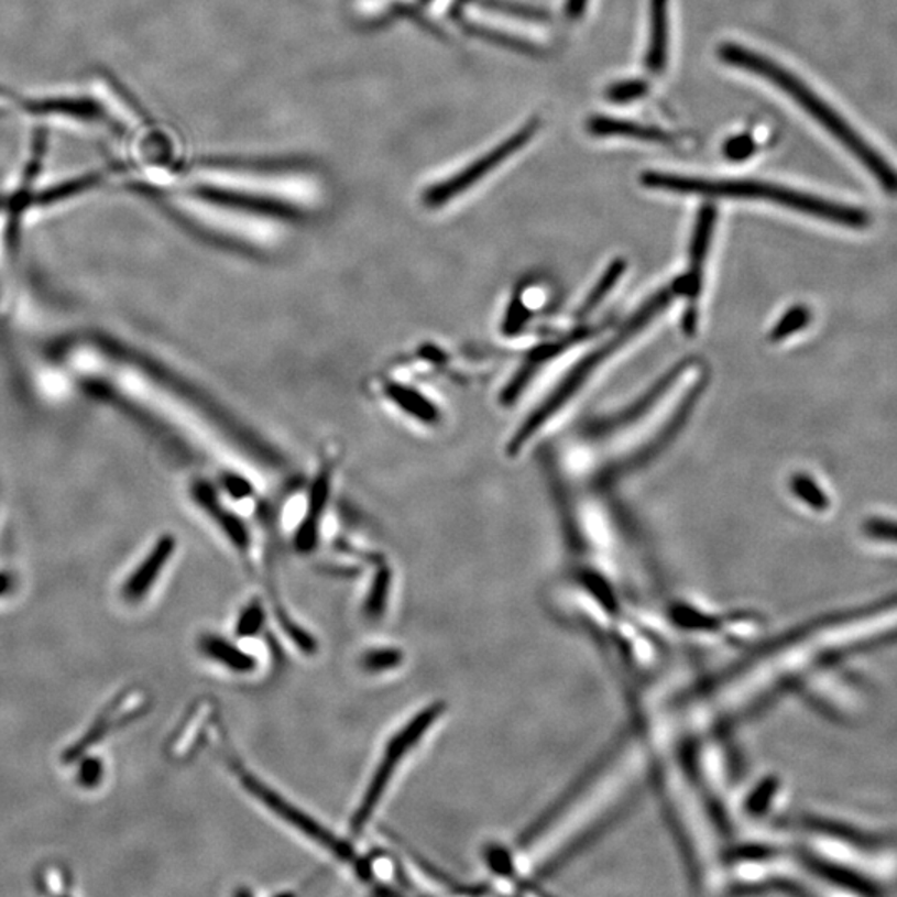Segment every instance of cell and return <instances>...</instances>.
Masks as SVG:
<instances>
[{
    "label": "cell",
    "mask_w": 897,
    "mask_h": 897,
    "mask_svg": "<svg viewBox=\"0 0 897 897\" xmlns=\"http://www.w3.org/2000/svg\"><path fill=\"white\" fill-rule=\"evenodd\" d=\"M791 489L802 502H806L810 507L817 508V511H824L830 505L827 494L808 475H795L791 479Z\"/></svg>",
    "instance_id": "603a6c76"
},
{
    "label": "cell",
    "mask_w": 897,
    "mask_h": 897,
    "mask_svg": "<svg viewBox=\"0 0 897 897\" xmlns=\"http://www.w3.org/2000/svg\"><path fill=\"white\" fill-rule=\"evenodd\" d=\"M718 54L725 64L752 72L778 87L821 129L827 130L850 155H853L889 197H897V169L894 168L893 163L879 150L874 149L838 110H834L823 97L818 96L813 88L801 80L798 75L766 55L750 51L739 44H723L718 48Z\"/></svg>",
    "instance_id": "6da1fadb"
},
{
    "label": "cell",
    "mask_w": 897,
    "mask_h": 897,
    "mask_svg": "<svg viewBox=\"0 0 897 897\" xmlns=\"http://www.w3.org/2000/svg\"><path fill=\"white\" fill-rule=\"evenodd\" d=\"M625 270L626 261L622 260V258H619V260L613 261V263L610 264L609 267H606L605 273H603V276L602 278H600V282L597 283L595 288H593L592 292H590V295L587 296L586 303H583V305L580 306L579 318H586V316H589L590 313H592L593 309H595L597 306H599L600 303H602L603 299H605V296L609 295L610 292H612L613 286H615L616 282H619L620 276H622L623 273H625Z\"/></svg>",
    "instance_id": "ac0fdd59"
},
{
    "label": "cell",
    "mask_w": 897,
    "mask_h": 897,
    "mask_svg": "<svg viewBox=\"0 0 897 897\" xmlns=\"http://www.w3.org/2000/svg\"><path fill=\"white\" fill-rule=\"evenodd\" d=\"M587 129L595 136H625V139L641 140V142L660 143V145H671L675 136L664 132L657 127L644 125V123L631 122V120L610 119V117H592L587 123Z\"/></svg>",
    "instance_id": "9c48e42d"
},
{
    "label": "cell",
    "mask_w": 897,
    "mask_h": 897,
    "mask_svg": "<svg viewBox=\"0 0 897 897\" xmlns=\"http://www.w3.org/2000/svg\"><path fill=\"white\" fill-rule=\"evenodd\" d=\"M198 497L201 499L204 502L205 507L207 511L215 512V518H217L218 524L220 527L223 528L225 534L230 537L231 544L238 549L247 550L248 546H250V535H248L247 527H244L243 522L238 521L237 517L233 515L228 514V512L221 511L210 497L207 495L200 494Z\"/></svg>",
    "instance_id": "d6986e66"
},
{
    "label": "cell",
    "mask_w": 897,
    "mask_h": 897,
    "mask_svg": "<svg viewBox=\"0 0 897 897\" xmlns=\"http://www.w3.org/2000/svg\"><path fill=\"white\" fill-rule=\"evenodd\" d=\"M264 623H266V610H264L263 602L260 599L251 600L238 615L234 635L237 638L258 637L263 631Z\"/></svg>",
    "instance_id": "ffe728a7"
},
{
    "label": "cell",
    "mask_w": 897,
    "mask_h": 897,
    "mask_svg": "<svg viewBox=\"0 0 897 897\" xmlns=\"http://www.w3.org/2000/svg\"><path fill=\"white\" fill-rule=\"evenodd\" d=\"M813 867L817 869V873L830 879L831 883L850 887L851 890H856V893L860 894H877L876 886H874L871 880H867L866 877L854 873L853 869L838 866V864L824 863V861H813Z\"/></svg>",
    "instance_id": "9a60e30c"
},
{
    "label": "cell",
    "mask_w": 897,
    "mask_h": 897,
    "mask_svg": "<svg viewBox=\"0 0 897 897\" xmlns=\"http://www.w3.org/2000/svg\"><path fill=\"white\" fill-rule=\"evenodd\" d=\"M685 367L683 364H678V368H674L667 376L661 378L657 384H655L654 390L650 393L645 394L637 404L631 407V409H626L625 413L619 414V416L613 417L612 420H603L602 424L593 429V433H609L612 429H619V427L626 426V424L634 423L637 420L642 414L647 413L668 390H670L671 384L677 381V378L683 373Z\"/></svg>",
    "instance_id": "5bb4252c"
},
{
    "label": "cell",
    "mask_w": 897,
    "mask_h": 897,
    "mask_svg": "<svg viewBox=\"0 0 897 897\" xmlns=\"http://www.w3.org/2000/svg\"><path fill=\"white\" fill-rule=\"evenodd\" d=\"M538 130V120H530V122L525 123L518 132H515L514 135L508 136L505 142H502L501 145L495 146L494 150L488 153V155L482 156L481 160L478 162L471 163L468 168L462 169L459 172L458 175L452 176V178L447 179L444 184L436 185L433 190L427 194V201L429 205H442L446 201L452 200V198L459 197L462 192L469 190V188L474 187L478 182H481L485 175L492 172V169L497 168L502 162L505 160L511 158L515 152L518 150L524 149L532 139H534L535 133Z\"/></svg>",
    "instance_id": "8992f818"
},
{
    "label": "cell",
    "mask_w": 897,
    "mask_h": 897,
    "mask_svg": "<svg viewBox=\"0 0 897 897\" xmlns=\"http://www.w3.org/2000/svg\"><path fill=\"white\" fill-rule=\"evenodd\" d=\"M404 654L400 648H371L361 657V667L370 674H384L401 667Z\"/></svg>",
    "instance_id": "44dd1931"
},
{
    "label": "cell",
    "mask_w": 897,
    "mask_h": 897,
    "mask_svg": "<svg viewBox=\"0 0 897 897\" xmlns=\"http://www.w3.org/2000/svg\"><path fill=\"white\" fill-rule=\"evenodd\" d=\"M810 309L806 308V306H795V308L789 309V311L779 319L778 325L775 326L772 335H769V339H772L773 342L783 341V339L805 328V326L810 322Z\"/></svg>",
    "instance_id": "7402d4cb"
},
{
    "label": "cell",
    "mask_w": 897,
    "mask_h": 897,
    "mask_svg": "<svg viewBox=\"0 0 897 897\" xmlns=\"http://www.w3.org/2000/svg\"><path fill=\"white\" fill-rule=\"evenodd\" d=\"M714 223H716V208L713 205H703L698 214L694 223L693 240L690 248V270L683 276L685 293L690 302L697 303L700 295L701 282H703V266L707 261L708 250H710L711 237H713Z\"/></svg>",
    "instance_id": "ba28073f"
},
{
    "label": "cell",
    "mask_w": 897,
    "mask_h": 897,
    "mask_svg": "<svg viewBox=\"0 0 897 897\" xmlns=\"http://www.w3.org/2000/svg\"><path fill=\"white\" fill-rule=\"evenodd\" d=\"M329 472L322 471L316 481L315 488L311 492V501H309V514L306 515L303 524L299 525L296 532L295 546L302 554L311 553L318 543V527L319 518H321L322 508L326 505L329 492Z\"/></svg>",
    "instance_id": "4fadbf2b"
},
{
    "label": "cell",
    "mask_w": 897,
    "mask_h": 897,
    "mask_svg": "<svg viewBox=\"0 0 897 897\" xmlns=\"http://www.w3.org/2000/svg\"><path fill=\"white\" fill-rule=\"evenodd\" d=\"M668 0H650V42H648L645 67L652 74L660 75L667 68L668 37H670Z\"/></svg>",
    "instance_id": "30bf717a"
},
{
    "label": "cell",
    "mask_w": 897,
    "mask_h": 897,
    "mask_svg": "<svg viewBox=\"0 0 897 897\" xmlns=\"http://www.w3.org/2000/svg\"><path fill=\"white\" fill-rule=\"evenodd\" d=\"M234 772H237L243 788L247 789L253 798H256L264 808H267V810L276 814L280 820L289 824V827L298 830L299 833L308 836L309 840L315 841L318 846L325 847L328 853L335 854L342 863L352 864L361 879H370L371 874H373L370 863L363 860V857H359L358 854H355L354 847H352L348 841L336 836L335 833H331L328 828L322 827L315 818L299 810L298 806L283 798L275 789L264 785L261 779H258V776L251 775V773L244 772V769H240L238 765H234Z\"/></svg>",
    "instance_id": "5b68a950"
},
{
    "label": "cell",
    "mask_w": 897,
    "mask_h": 897,
    "mask_svg": "<svg viewBox=\"0 0 897 897\" xmlns=\"http://www.w3.org/2000/svg\"><path fill=\"white\" fill-rule=\"evenodd\" d=\"M589 0H567L566 14L569 19H577L586 11V6Z\"/></svg>",
    "instance_id": "f1b7e54d"
},
{
    "label": "cell",
    "mask_w": 897,
    "mask_h": 897,
    "mask_svg": "<svg viewBox=\"0 0 897 897\" xmlns=\"http://www.w3.org/2000/svg\"><path fill=\"white\" fill-rule=\"evenodd\" d=\"M677 293H685V283L683 278L678 280L675 282L670 288L664 289V292L657 293L654 298L648 299L644 306H642L641 311L635 313L632 316L631 321L626 322L623 326L622 331L619 335L613 336L606 344H603L602 348L597 349L595 352L592 354L587 355L583 359L582 363L566 378L562 384L557 387L556 393L543 404V406L538 407L535 413H532L528 416V419L522 424L521 429L517 430L514 437H512L511 444H508V455L515 456L518 451H521L524 444L537 433L557 411L562 409L564 404L587 383L590 376L599 370L600 364L605 363L606 359L616 351V349L622 348L625 342L631 341L632 336L637 335L638 331L645 328L661 309L667 308L670 305L671 299Z\"/></svg>",
    "instance_id": "3957f363"
},
{
    "label": "cell",
    "mask_w": 897,
    "mask_h": 897,
    "mask_svg": "<svg viewBox=\"0 0 897 897\" xmlns=\"http://www.w3.org/2000/svg\"><path fill=\"white\" fill-rule=\"evenodd\" d=\"M387 393H390L391 400L411 416L417 417L424 423H434L437 419L436 407L426 397L420 396L417 391L404 386H393L390 387Z\"/></svg>",
    "instance_id": "2e32d148"
},
{
    "label": "cell",
    "mask_w": 897,
    "mask_h": 897,
    "mask_svg": "<svg viewBox=\"0 0 897 897\" xmlns=\"http://www.w3.org/2000/svg\"><path fill=\"white\" fill-rule=\"evenodd\" d=\"M173 550H175V538L166 535L162 540H158V544L153 547L150 556L143 560L142 566L136 569V572L133 573L129 582H127L125 595L129 597L130 600L142 599V597L149 592L150 587L155 583L156 577H158V573L162 572L163 567H165V564L168 562L169 557H172Z\"/></svg>",
    "instance_id": "8fae6325"
},
{
    "label": "cell",
    "mask_w": 897,
    "mask_h": 897,
    "mask_svg": "<svg viewBox=\"0 0 897 897\" xmlns=\"http://www.w3.org/2000/svg\"><path fill=\"white\" fill-rule=\"evenodd\" d=\"M817 828L818 830L823 831V833L838 838V840L846 841V843L854 844V846H877L876 838L869 836V834L861 833V831L854 830V828L844 827V824L831 823V821H820V823H817Z\"/></svg>",
    "instance_id": "d4e9b609"
},
{
    "label": "cell",
    "mask_w": 897,
    "mask_h": 897,
    "mask_svg": "<svg viewBox=\"0 0 897 897\" xmlns=\"http://www.w3.org/2000/svg\"><path fill=\"white\" fill-rule=\"evenodd\" d=\"M755 152V139H753L752 135H746V133L732 136V139L726 140L725 145H723V155H725L730 162H745V160L752 158Z\"/></svg>",
    "instance_id": "484cf974"
},
{
    "label": "cell",
    "mask_w": 897,
    "mask_h": 897,
    "mask_svg": "<svg viewBox=\"0 0 897 897\" xmlns=\"http://www.w3.org/2000/svg\"><path fill=\"white\" fill-rule=\"evenodd\" d=\"M200 650L204 652L205 657L217 661L218 665L228 668L233 674H251L258 665L256 657L220 635H204L200 638Z\"/></svg>",
    "instance_id": "7c38bea8"
},
{
    "label": "cell",
    "mask_w": 897,
    "mask_h": 897,
    "mask_svg": "<svg viewBox=\"0 0 897 897\" xmlns=\"http://www.w3.org/2000/svg\"><path fill=\"white\" fill-rule=\"evenodd\" d=\"M488 11L504 12V14L518 15L522 19H532V21L544 22L549 15L543 11H535V9L521 8V6L505 4V2H488L484 4Z\"/></svg>",
    "instance_id": "83f0119b"
},
{
    "label": "cell",
    "mask_w": 897,
    "mask_h": 897,
    "mask_svg": "<svg viewBox=\"0 0 897 897\" xmlns=\"http://www.w3.org/2000/svg\"><path fill=\"white\" fill-rule=\"evenodd\" d=\"M642 184L655 190H667L681 195L772 201L779 207L810 215L818 220L830 221L840 227L853 228V230H863L871 225V215L853 205L840 204V201L805 194V192L783 187V185L766 184V182H752V179L710 182V179L690 178V176L671 175V173L647 172L642 175Z\"/></svg>",
    "instance_id": "7a4b0ae2"
},
{
    "label": "cell",
    "mask_w": 897,
    "mask_h": 897,
    "mask_svg": "<svg viewBox=\"0 0 897 897\" xmlns=\"http://www.w3.org/2000/svg\"><path fill=\"white\" fill-rule=\"evenodd\" d=\"M444 703H433L423 708L419 713L414 714L409 722L391 736L387 745L384 746L383 758L367 786L363 799L359 802L358 810L351 818V831L354 834L363 833L364 828L370 824L371 818L376 813L378 806L394 778L397 766L401 765L407 753L423 740V736L433 729L434 723L442 716Z\"/></svg>",
    "instance_id": "277c9868"
},
{
    "label": "cell",
    "mask_w": 897,
    "mask_h": 897,
    "mask_svg": "<svg viewBox=\"0 0 897 897\" xmlns=\"http://www.w3.org/2000/svg\"><path fill=\"white\" fill-rule=\"evenodd\" d=\"M19 109L39 119L68 120L81 125H99L109 123L112 113H109L107 100L96 99L94 96L80 94H61V96L34 97L15 102Z\"/></svg>",
    "instance_id": "52a82bcc"
},
{
    "label": "cell",
    "mask_w": 897,
    "mask_h": 897,
    "mask_svg": "<svg viewBox=\"0 0 897 897\" xmlns=\"http://www.w3.org/2000/svg\"><path fill=\"white\" fill-rule=\"evenodd\" d=\"M391 583H393L391 570L387 567H381L376 576H374L370 592H368L367 600H364V613H367L368 619H381L386 612L387 602H390Z\"/></svg>",
    "instance_id": "e0dca14e"
},
{
    "label": "cell",
    "mask_w": 897,
    "mask_h": 897,
    "mask_svg": "<svg viewBox=\"0 0 897 897\" xmlns=\"http://www.w3.org/2000/svg\"><path fill=\"white\" fill-rule=\"evenodd\" d=\"M648 92V84L641 78H632V80H622L613 84L606 90V99L613 103H631L634 100L642 99Z\"/></svg>",
    "instance_id": "cb8c5ba5"
},
{
    "label": "cell",
    "mask_w": 897,
    "mask_h": 897,
    "mask_svg": "<svg viewBox=\"0 0 897 897\" xmlns=\"http://www.w3.org/2000/svg\"><path fill=\"white\" fill-rule=\"evenodd\" d=\"M864 530L869 537L886 540V543L897 544V522L884 521V518H871L864 525Z\"/></svg>",
    "instance_id": "4316f807"
}]
</instances>
